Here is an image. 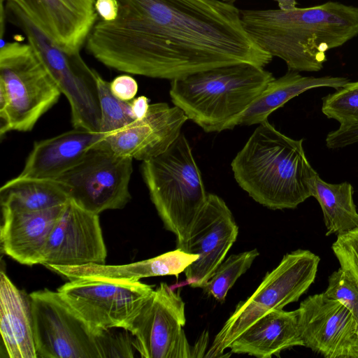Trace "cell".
<instances>
[{
    "instance_id": "obj_1",
    "label": "cell",
    "mask_w": 358,
    "mask_h": 358,
    "mask_svg": "<svg viewBox=\"0 0 358 358\" xmlns=\"http://www.w3.org/2000/svg\"><path fill=\"white\" fill-rule=\"evenodd\" d=\"M113 21L97 20L86 41L103 65L174 80L237 63L273 59L244 29L240 10L222 0H116Z\"/></svg>"
},
{
    "instance_id": "obj_2",
    "label": "cell",
    "mask_w": 358,
    "mask_h": 358,
    "mask_svg": "<svg viewBox=\"0 0 358 358\" xmlns=\"http://www.w3.org/2000/svg\"><path fill=\"white\" fill-rule=\"evenodd\" d=\"M240 15L262 50L298 72L321 70L327 51L358 35V8L336 1L289 10H240Z\"/></svg>"
},
{
    "instance_id": "obj_3",
    "label": "cell",
    "mask_w": 358,
    "mask_h": 358,
    "mask_svg": "<svg viewBox=\"0 0 358 358\" xmlns=\"http://www.w3.org/2000/svg\"><path fill=\"white\" fill-rule=\"evenodd\" d=\"M231 166L238 185L272 210L293 209L312 196L317 174L303 139L285 136L267 120L255 129Z\"/></svg>"
},
{
    "instance_id": "obj_4",
    "label": "cell",
    "mask_w": 358,
    "mask_h": 358,
    "mask_svg": "<svg viewBox=\"0 0 358 358\" xmlns=\"http://www.w3.org/2000/svg\"><path fill=\"white\" fill-rule=\"evenodd\" d=\"M257 65L237 63L198 71L171 80L170 96L206 132L230 129L231 122L273 80Z\"/></svg>"
},
{
    "instance_id": "obj_5",
    "label": "cell",
    "mask_w": 358,
    "mask_h": 358,
    "mask_svg": "<svg viewBox=\"0 0 358 358\" xmlns=\"http://www.w3.org/2000/svg\"><path fill=\"white\" fill-rule=\"evenodd\" d=\"M141 173L166 229L185 251L191 228L207 195L192 148L183 134L163 153L143 161Z\"/></svg>"
},
{
    "instance_id": "obj_6",
    "label": "cell",
    "mask_w": 358,
    "mask_h": 358,
    "mask_svg": "<svg viewBox=\"0 0 358 358\" xmlns=\"http://www.w3.org/2000/svg\"><path fill=\"white\" fill-rule=\"evenodd\" d=\"M0 87L8 96L6 110L0 115L1 137L11 131H31L62 94L28 42H8L3 38H1Z\"/></svg>"
},
{
    "instance_id": "obj_7",
    "label": "cell",
    "mask_w": 358,
    "mask_h": 358,
    "mask_svg": "<svg viewBox=\"0 0 358 358\" xmlns=\"http://www.w3.org/2000/svg\"><path fill=\"white\" fill-rule=\"evenodd\" d=\"M320 261L319 256L308 250L299 249L285 255L255 292L238 303L204 357H222L232 342L259 318L297 301L314 282Z\"/></svg>"
},
{
    "instance_id": "obj_8",
    "label": "cell",
    "mask_w": 358,
    "mask_h": 358,
    "mask_svg": "<svg viewBox=\"0 0 358 358\" xmlns=\"http://www.w3.org/2000/svg\"><path fill=\"white\" fill-rule=\"evenodd\" d=\"M7 19L24 33L67 99L73 128L99 132L97 72L86 64L80 53L69 54L62 50L15 3L8 5Z\"/></svg>"
},
{
    "instance_id": "obj_9",
    "label": "cell",
    "mask_w": 358,
    "mask_h": 358,
    "mask_svg": "<svg viewBox=\"0 0 358 358\" xmlns=\"http://www.w3.org/2000/svg\"><path fill=\"white\" fill-rule=\"evenodd\" d=\"M133 159L114 152L103 141L57 179L69 200L92 213L121 209L131 200Z\"/></svg>"
},
{
    "instance_id": "obj_10",
    "label": "cell",
    "mask_w": 358,
    "mask_h": 358,
    "mask_svg": "<svg viewBox=\"0 0 358 358\" xmlns=\"http://www.w3.org/2000/svg\"><path fill=\"white\" fill-rule=\"evenodd\" d=\"M153 290L140 281L85 278L69 280L57 292L97 334L110 329H124Z\"/></svg>"
},
{
    "instance_id": "obj_11",
    "label": "cell",
    "mask_w": 358,
    "mask_h": 358,
    "mask_svg": "<svg viewBox=\"0 0 358 358\" xmlns=\"http://www.w3.org/2000/svg\"><path fill=\"white\" fill-rule=\"evenodd\" d=\"M185 302L179 292L161 282L124 329L134 337V348L144 358L194 357L186 337Z\"/></svg>"
},
{
    "instance_id": "obj_12",
    "label": "cell",
    "mask_w": 358,
    "mask_h": 358,
    "mask_svg": "<svg viewBox=\"0 0 358 358\" xmlns=\"http://www.w3.org/2000/svg\"><path fill=\"white\" fill-rule=\"evenodd\" d=\"M29 296L37 358H100L96 335L57 291Z\"/></svg>"
},
{
    "instance_id": "obj_13",
    "label": "cell",
    "mask_w": 358,
    "mask_h": 358,
    "mask_svg": "<svg viewBox=\"0 0 358 358\" xmlns=\"http://www.w3.org/2000/svg\"><path fill=\"white\" fill-rule=\"evenodd\" d=\"M238 227L224 201L208 194L206 201L189 234L185 252L197 255L184 273L189 285L203 288L236 241Z\"/></svg>"
},
{
    "instance_id": "obj_14",
    "label": "cell",
    "mask_w": 358,
    "mask_h": 358,
    "mask_svg": "<svg viewBox=\"0 0 358 358\" xmlns=\"http://www.w3.org/2000/svg\"><path fill=\"white\" fill-rule=\"evenodd\" d=\"M298 312L303 347L326 358H355L357 323L343 304L322 292L308 296Z\"/></svg>"
},
{
    "instance_id": "obj_15",
    "label": "cell",
    "mask_w": 358,
    "mask_h": 358,
    "mask_svg": "<svg viewBox=\"0 0 358 358\" xmlns=\"http://www.w3.org/2000/svg\"><path fill=\"white\" fill-rule=\"evenodd\" d=\"M106 256L99 214L69 200L50 234L41 264L46 267L104 264Z\"/></svg>"
},
{
    "instance_id": "obj_16",
    "label": "cell",
    "mask_w": 358,
    "mask_h": 358,
    "mask_svg": "<svg viewBox=\"0 0 358 358\" xmlns=\"http://www.w3.org/2000/svg\"><path fill=\"white\" fill-rule=\"evenodd\" d=\"M189 120L179 107L166 103L150 104L146 115L104 138L116 154L145 161L165 152Z\"/></svg>"
},
{
    "instance_id": "obj_17",
    "label": "cell",
    "mask_w": 358,
    "mask_h": 358,
    "mask_svg": "<svg viewBox=\"0 0 358 358\" xmlns=\"http://www.w3.org/2000/svg\"><path fill=\"white\" fill-rule=\"evenodd\" d=\"M8 1V0H7ZM62 50L78 54L98 20L96 0H10Z\"/></svg>"
},
{
    "instance_id": "obj_18",
    "label": "cell",
    "mask_w": 358,
    "mask_h": 358,
    "mask_svg": "<svg viewBox=\"0 0 358 358\" xmlns=\"http://www.w3.org/2000/svg\"><path fill=\"white\" fill-rule=\"evenodd\" d=\"M65 204L34 212H2L0 241L3 253L21 264H41L50 234Z\"/></svg>"
},
{
    "instance_id": "obj_19",
    "label": "cell",
    "mask_w": 358,
    "mask_h": 358,
    "mask_svg": "<svg viewBox=\"0 0 358 358\" xmlns=\"http://www.w3.org/2000/svg\"><path fill=\"white\" fill-rule=\"evenodd\" d=\"M103 139L100 132L74 129L35 142L17 176L55 180L76 165L90 149Z\"/></svg>"
},
{
    "instance_id": "obj_20",
    "label": "cell",
    "mask_w": 358,
    "mask_h": 358,
    "mask_svg": "<svg viewBox=\"0 0 358 358\" xmlns=\"http://www.w3.org/2000/svg\"><path fill=\"white\" fill-rule=\"evenodd\" d=\"M294 346H303L299 328L298 309H274L240 334L229 349L231 353L271 358Z\"/></svg>"
},
{
    "instance_id": "obj_21",
    "label": "cell",
    "mask_w": 358,
    "mask_h": 358,
    "mask_svg": "<svg viewBox=\"0 0 358 358\" xmlns=\"http://www.w3.org/2000/svg\"><path fill=\"white\" fill-rule=\"evenodd\" d=\"M198 259L197 255L180 249L167 252L148 259L123 265L87 264L77 266L50 265L48 268L69 280L94 278L136 282L141 278L176 275Z\"/></svg>"
},
{
    "instance_id": "obj_22",
    "label": "cell",
    "mask_w": 358,
    "mask_h": 358,
    "mask_svg": "<svg viewBox=\"0 0 358 358\" xmlns=\"http://www.w3.org/2000/svg\"><path fill=\"white\" fill-rule=\"evenodd\" d=\"M0 331L10 358H37L29 296L0 273Z\"/></svg>"
},
{
    "instance_id": "obj_23",
    "label": "cell",
    "mask_w": 358,
    "mask_h": 358,
    "mask_svg": "<svg viewBox=\"0 0 358 358\" xmlns=\"http://www.w3.org/2000/svg\"><path fill=\"white\" fill-rule=\"evenodd\" d=\"M348 81L345 77L303 76L298 71L289 70L267 84L257 99L231 122L230 129L237 125L250 126L266 121L274 110L308 90L324 87L338 90Z\"/></svg>"
},
{
    "instance_id": "obj_24",
    "label": "cell",
    "mask_w": 358,
    "mask_h": 358,
    "mask_svg": "<svg viewBox=\"0 0 358 358\" xmlns=\"http://www.w3.org/2000/svg\"><path fill=\"white\" fill-rule=\"evenodd\" d=\"M69 201L62 185L57 180L17 176L0 189L1 212L40 211L64 205Z\"/></svg>"
},
{
    "instance_id": "obj_25",
    "label": "cell",
    "mask_w": 358,
    "mask_h": 358,
    "mask_svg": "<svg viewBox=\"0 0 358 358\" xmlns=\"http://www.w3.org/2000/svg\"><path fill=\"white\" fill-rule=\"evenodd\" d=\"M354 189L348 182L332 184L317 173L312 196L319 203L327 228V236L346 233L358 227V212L353 199Z\"/></svg>"
},
{
    "instance_id": "obj_26",
    "label": "cell",
    "mask_w": 358,
    "mask_h": 358,
    "mask_svg": "<svg viewBox=\"0 0 358 358\" xmlns=\"http://www.w3.org/2000/svg\"><path fill=\"white\" fill-rule=\"evenodd\" d=\"M97 88L101 108L100 131L104 138L137 120L131 101H122L113 95L110 82L96 73Z\"/></svg>"
},
{
    "instance_id": "obj_27",
    "label": "cell",
    "mask_w": 358,
    "mask_h": 358,
    "mask_svg": "<svg viewBox=\"0 0 358 358\" xmlns=\"http://www.w3.org/2000/svg\"><path fill=\"white\" fill-rule=\"evenodd\" d=\"M259 255L257 249L230 255L215 269L203 289L220 303L241 275L245 273Z\"/></svg>"
},
{
    "instance_id": "obj_28",
    "label": "cell",
    "mask_w": 358,
    "mask_h": 358,
    "mask_svg": "<svg viewBox=\"0 0 358 358\" xmlns=\"http://www.w3.org/2000/svg\"><path fill=\"white\" fill-rule=\"evenodd\" d=\"M322 112L340 125L358 124V80L348 81L322 98Z\"/></svg>"
},
{
    "instance_id": "obj_29",
    "label": "cell",
    "mask_w": 358,
    "mask_h": 358,
    "mask_svg": "<svg viewBox=\"0 0 358 358\" xmlns=\"http://www.w3.org/2000/svg\"><path fill=\"white\" fill-rule=\"evenodd\" d=\"M324 294L343 304L352 313L358 327V284L346 271L340 267L329 275Z\"/></svg>"
},
{
    "instance_id": "obj_30",
    "label": "cell",
    "mask_w": 358,
    "mask_h": 358,
    "mask_svg": "<svg viewBox=\"0 0 358 358\" xmlns=\"http://www.w3.org/2000/svg\"><path fill=\"white\" fill-rule=\"evenodd\" d=\"M331 248L340 266L358 284V227L338 235Z\"/></svg>"
},
{
    "instance_id": "obj_31",
    "label": "cell",
    "mask_w": 358,
    "mask_h": 358,
    "mask_svg": "<svg viewBox=\"0 0 358 358\" xmlns=\"http://www.w3.org/2000/svg\"><path fill=\"white\" fill-rule=\"evenodd\" d=\"M111 329L96 334L100 358L133 357V340L127 334L129 331L115 333Z\"/></svg>"
},
{
    "instance_id": "obj_32",
    "label": "cell",
    "mask_w": 358,
    "mask_h": 358,
    "mask_svg": "<svg viewBox=\"0 0 358 358\" xmlns=\"http://www.w3.org/2000/svg\"><path fill=\"white\" fill-rule=\"evenodd\" d=\"M110 90L117 98L126 101L133 100L138 92L136 80L129 75H121L110 82Z\"/></svg>"
},
{
    "instance_id": "obj_33",
    "label": "cell",
    "mask_w": 358,
    "mask_h": 358,
    "mask_svg": "<svg viewBox=\"0 0 358 358\" xmlns=\"http://www.w3.org/2000/svg\"><path fill=\"white\" fill-rule=\"evenodd\" d=\"M95 8L99 17L105 21L115 20L118 15L116 0H96Z\"/></svg>"
},
{
    "instance_id": "obj_34",
    "label": "cell",
    "mask_w": 358,
    "mask_h": 358,
    "mask_svg": "<svg viewBox=\"0 0 358 358\" xmlns=\"http://www.w3.org/2000/svg\"><path fill=\"white\" fill-rule=\"evenodd\" d=\"M133 112L137 120L143 118L150 106L148 99L145 96H140L131 100Z\"/></svg>"
},
{
    "instance_id": "obj_35",
    "label": "cell",
    "mask_w": 358,
    "mask_h": 358,
    "mask_svg": "<svg viewBox=\"0 0 358 358\" xmlns=\"http://www.w3.org/2000/svg\"><path fill=\"white\" fill-rule=\"evenodd\" d=\"M278 3L279 9L282 10H289L296 8V0H273Z\"/></svg>"
},
{
    "instance_id": "obj_36",
    "label": "cell",
    "mask_w": 358,
    "mask_h": 358,
    "mask_svg": "<svg viewBox=\"0 0 358 358\" xmlns=\"http://www.w3.org/2000/svg\"><path fill=\"white\" fill-rule=\"evenodd\" d=\"M355 358H358V327H357V343H356V348H355Z\"/></svg>"
},
{
    "instance_id": "obj_37",
    "label": "cell",
    "mask_w": 358,
    "mask_h": 358,
    "mask_svg": "<svg viewBox=\"0 0 358 358\" xmlns=\"http://www.w3.org/2000/svg\"><path fill=\"white\" fill-rule=\"evenodd\" d=\"M223 1L226 2L227 3H229V4H231V5H234V3L237 1V0H222Z\"/></svg>"
},
{
    "instance_id": "obj_38",
    "label": "cell",
    "mask_w": 358,
    "mask_h": 358,
    "mask_svg": "<svg viewBox=\"0 0 358 358\" xmlns=\"http://www.w3.org/2000/svg\"><path fill=\"white\" fill-rule=\"evenodd\" d=\"M7 1V0H1V1Z\"/></svg>"
}]
</instances>
